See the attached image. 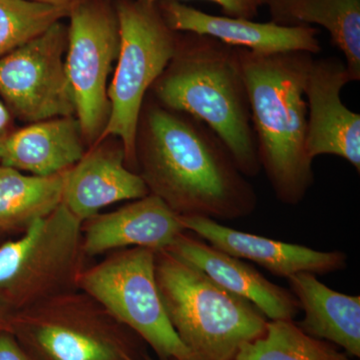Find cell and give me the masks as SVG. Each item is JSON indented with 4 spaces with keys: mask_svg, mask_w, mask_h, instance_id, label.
Wrapping results in <instances>:
<instances>
[{
    "mask_svg": "<svg viewBox=\"0 0 360 360\" xmlns=\"http://www.w3.org/2000/svg\"><path fill=\"white\" fill-rule=\"evenodd\" d=\"M136 167L149 193L179 217L220 221L250 217L257 194L231 151L205 122L144 99L136 136Z\"/></svg>",
    "mask_w": 360,
    "mask_h": 360,
    "instance_id": "6da1fadb",
    "label": "cell"
},
{
    "mask_svg": "<svg viewBox=\"0 0 360 360\" xmlns=\"http://www.w3.org/2000/svg\"><path fill=\"white\" fill-rule=\"evenodd\" d=\"M250 101L258 160L277 200L297 205L314 184L305 149L304 84L314 54L260 53L238 47Z\"/></svg>",
    "mask_w": 360,
    "mask_h": 360,
    "instance_id": "7a4b0ae2",
    "label": "cell"
},
{
    "mask_svg": "<svg viewBox=\"0 0 360 360\" xmlns=\"http://www.w3.org/2000/svg\"><path fill=\"white\" fill-rule=\"evenodd\" d=\"M150 91L165 108L207 124L224 141L245 176L260 174L238 47L206 35L179 32L174 58Z\"/></svg>",
    "mask_w": 360,
    "mask_h": 360,
    "instance_id": "3957f363",
    "label": "cell"
},
{
    "mask_svg": "<svg viewBox=\"0 0 360 360\" xmlns=\"http://www.w3.org/2000/svg\"><path fill=\"white\" fill-rule=\"evenodd\" d=\"M155 271L170 323L194 360H234L266 331L269 319L253 303L167 250L155 251Z\"/></svg>",
    "mask_w": 360,
    "mask_h": 360,
    "instance_id": "277c9868",
    "label": "cell"
},
{
    "mask_svg": "<svg viewBox=\"0 0 360 360\" xmlns=\"http://www.w3.org/2000/svg\"><path fill=\"white\" fill-rule=\"evenodd\" d=\"M11 333L32 360H146V343L84 290L13 314Z\"/></svg>",
    "mask_w": 360,
    "mask_h": 360,
    "instance_id": "5b68a950",
    "label": "cell"
},
{
    "mask_svg": "<svg viewBox=\"0 0 360 360\" xmlns=\"http://www.w3.org/2000/svg\"><path fill=\"white\" fill-rule=\"evenodd\" d=\"M120 49L108 86L110 115L101 141H122L125 163L135 172L136 136L144 99L174 58L179 32L165 22L156 2L115 0Z\"/></svg>",
    "mask_w": 360,
    "mask_h": 360,
    "instance_id": "8992f818",
    "label": "cell"
},
{
    "mask_svg": "<svg viewBox=\"0 0 360 360\" xmlns=\"http://www.w3.org/2000/svg\"><path fill=\"white\" fill-rule=\"evenodd\" d=\"M84 259L82 221L61 203L0 246V293L18 312L77 290Z\"/></svg>",
    "mask_w": 360,
    "mask_h": 360,
    "instance_id": "52a82bcc",
    "label": "cell"
},
{
    "mask_svg": "<svg viewBox=\"0 0 360 360\" xmlns=\"http://www.w3.org/2000/svg\"><path fill=\"white\" fill-rule=\"evenodd\" d=\"M155 251L115 250L85 266L77 288L103 304L118 321L153 348L160 360H194L168 319L156 283Z\"/></svg>",
    "mask_w": 360,
    "mask_h": 360,
    "instance_id": "ba28073f",
    "label": "cell"
},
{
    "mask_svg": "<svg viewBox=\"0 0 360 360\" xmlns=\"http://www.w3.org/2000/svg\"><path fill=\"white\" fill-rule=\"evenodd\" d=\"M65 66L86 143L101 141L110 115L108 77L120 49L115 0H78L68 14Z\"/></svg>",
    "mask_w": 360,
    "mask_h": 360,
    "instance_id": "9c48e42d",
    "label": "cell"
},
{
    "mask_svg": "<svg viewBox=\"0 0 360 360\" xmlns=\"http://www.w3.org/2000/svg\"><path fill=\"white\" fill-rule=\"evenodd\" d=\"M68 25H52L37 39L0 58V97L21 122L75 116L65 66Z\"/></svg>",
    "mask_w": 360,
    "mask_h": 360,
    "instance_id": "30bf717a",
    "label": "cell"
},
{
    "mask_svg": "<svg viewBox=\"0 0 360 360\" xmlns=\"http://www.w3.org/2000/svg\"><path fill=\"white\" fill-rule=\"evenodd\" d=\"M352 82L345 61L314 59L304 84L307 105L305 149L310 160L340 156L360 172V115L345 105L340 92Z\"/></svg>",
    "mask_w": 360,
    "mask_h": 360,
    "instance_id": "8fae6325",
    "label": "cell"
},
{
    "mask_svg": "<svg viewBox=\"0 0 360 360\" xmlns=\"http://www.w3.org/2000/svg\"><path fill=\"white\" fill-rule=\"evenodd\" d=\"M179 220L186 231L217 250L250 260L276 276L288 278L300 272L326 276L347 269L348 257L343 251H321L284 243L238 231L208 217H179Z\"/></svg>",
    "mask_w": 360,
    "mask_h": 360,
    "instance_id": "7c38bea8",
    "label": "cell"
},
{
    "mask_svg": "<svg viewBox=\"0 0 360 360\" xmlns=\"http://www.w3.org/2000/svg\"><path fill=\"white\" fill-rule=\"evenodd\" d=\"M172 30L206 35L234 47L260 52L305 51L319 53V30L314 26H283L243 18L212 15L175 0L156 2Z\"/></svg>",
    "mask_w": 360,
    "mask_h": 360,
    "instance_id": "4fadbf2b",
    "label": "cell"
},
{
    "mask_svg": "<svg viewBox=\"0 0 360 360\" xmlns=\"http://www.w3.org/2000/svg\"><path fill=\"white\" fill-rule=\"evenodd\" d=\"M233 295L253 303L269 321H293L300 303L290 290L271 283L240 258L184 231L165 250Z\"/></svg>",
    "mask_w": 360,
    "mask_h": 360,
    "instance_id": "5bb4252c",
    "label": "cell"
},
{
    "mask_svg": "<svg viewBox=\"0 0 360 360\" xmlns=\"http://www.w3.org/2000/svg\"><path fill=\"white\" fill-rule=\"evenodd\" d=\"M186 231L179 215L155 194L82 222L85 257L129 248L165 250Z\"/></svg>",
    "mask_w": 360,
    "mask_h": 360,
    "instance_id": "9a60e30c",
    "label": "cell"
},
{
    "mask_svg": "<svg viewBox=\"0 0 360 360\" xmlns=\"http://www.w3.org/2000/svg\"><path fill=\"white\" fill-rule=\"evenodd\" d=\"M148 194L141 175L127 167L122 148L96 144L68 170L63 205L84 222L106 206Z\"/></svg>",
    "mask_w": 360,
    "mask_h": 360,
    "instance_id": "2e32d148",
    "label": "cell"
},
{
    "mask_svg": "<svg viewBox=\"0 0 360 360\" xmlns=\"http://www.w3.org/2000/svg\"><path fill=\"white\" fill-rule=\"evenodd\" d=\"M85 153L77 116H65L30 123L13 131L0 148V165L49 176L70 169Z\"/></svg>",
    "mask_w": 360,
    "mask_h": 360,
    "instance_id": "e0dca14e",
    "label": "cell"
},
{
    "mask_svg": "<svg viewBox=\"0 0 360 360\" xmlns=\"http://www.w3.org/2000/svg\"><path fill=\"white\" fill-rule=\"evenodd\" d=\"M304 317L297 326L310 336L328 341L360 357V296L328 288L315 274L300 272L288 278Z\"/></svg>",
    "mask_w": 360,
    "mask_h": 360,
    "instance_id": "ac0fdd59",
    "label": "cell"
},
{
    "mask_svg": "<svg viewBox=\"0 0 360 360\" xmlns=\"http://www.w3.org/2000/svg\"><path fill=\"white\" fill-rule=\"evenodd\" d=\"M270 21L283 26L319 25L345 56L352 82L360 80V0H265Z\"/></svg>",
    "mask_w": 360,
    "mask_h": 360,
    "instance_id": "d6986e66",
    "label": "cell"
},
{
    "mask_svg": "<svg viewBox=\"0 0 360 360\" xmlns=\"http://www.w3.org/2000/svg\"><path fill=\"white\" fill-rule=\"evenodd\" d=\"M65 172L39 176L0 165V231H25L63 203Z\"/></svg>",
    "mask_w": 360,
    "mask_h": 360,
    "instance_id": "ffe728a7",
    "label": "cell"
},
{
    "mask_svg": "<svg viewBox=\"0 0 360 360\" xmlns=\"http://www.w3.org/2000/svg\"><path fill=\"white\" fill-rule=\"evenodd\" d=\"M234 360H354L333 343L305 333L293 321H269L262 338L245 343Z\"/></svg>",
    "mask_w": 360,
    "mask_h": 360,
    "instance_id": "44dd1931",
    "label": "cell"
},
{
    "mask_svg": "<svg viewBox=\"0 0 360 360\" xmlns=\"http://www.w3.org/2000/svg\"><path fill=\"white\" fill-rule=\"evenodd\" d=\"M71 6L33 0H0V58L68 18Z\"/></svg>",
    "mask_w": 360,
    "mask_h": 360,
    "instance_id": "7402d4cb",
    "label": "cell"
},
{
    "mask_svg": "<svg viewBox=\"0 0 360 360\" xmlns=\"http://www.w3.org/2000/svg\"><path fill=\"white\" fill-rule=\"evenodd\" d=\"M148 2H158L160 0H144ZM186 1V0H175ZM213 2L221 9L224 16L232 18H243L253 20L257 18L260 9L265 6V0H206Z\"/></svg>",
    "mask_w": 360,
    "mask_h": 360,
    "instance_id": "603a6c76",
    "label": "cell"
},
{
    "mask_svg": "<svg viewBox=\"0 0 360 360\" xmlns=\"http://www.w3.org/2000/svg\"><path fill=\"white\" fill-rule=\"evenodd\" d=\"M0 360H32L9 331H0Z\"/></svg>",
    "mask_w": 360,
    "mask_h": 360,
    "instance_id": "cb8c5ba5",
    "label": "cell"
},
{
    "mask_svg": "<svg viewBox=\"0 0 360 360\" xmlns=\"http://www.w3.org/2000/svg\"><path fill=\"white\" fill-rule=\"evenodd\" d=\"M11 127L13 124H11V112L7 110L6 104L0 101V148L8 139L9 135L13 134Z\"/></svg>",
    "mask_w": 360,
    "mask_h": 360,
    "instance_id": "d4e9b609",
    "label": "cell"
},
{
    "mask_svg": "<svg viewBox=\"0 0 360 360\" xmlns=\"http://www.w3.org/2000/svg\"><path fill=\"white\" fill-rule=\"evenodd\" d=\"M13 312H7L0 307V330L11 333V322H13Z\"/></svg>",
    "mask_w": 360,
    "mask_h": 360,
    "instance_id": "484cf974",
    "label": "cell"
},
{
    "mask_svg": "<svg viewBox=\"0 0 360 360\" xmlns=\"http://www.w3.org/2000/svg\"><path fill=\"white\" fill-rule=\"evenodd\" d=\"M33 1L44 2V4H56V6H71L78 0H33Z\"/></svg>",
    "mask_w": 360,
    "mask_h": 360,
    "instance_id": "4316f807",
    "label": "cell"
},
{
    "mask_svg": "<svg viewBox=\"0 0 360 360\" xmlns=\"http://www.w3.org/2000/svg\"><path fill=\"white\" fill-rule=\"evenodd\" d=\"M146 360H153V359H151L150 356H149V355H146Z\"/></svg>",
    "mask_w": 360,
    "mask_h": 360,
    "instance_id": "83f0119b",
    "label": "cell"
}]
</instances>
